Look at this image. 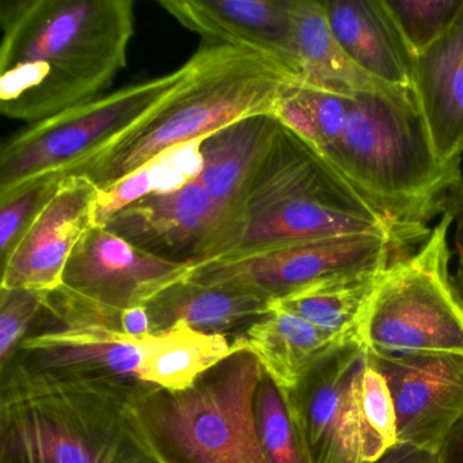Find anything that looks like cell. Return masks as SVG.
<instances>
[{
	"label": "cell",
	"mask_w": 463,
	"mask_h": 463,
	"mask_svg": "<svg viewBox=\"0 0 463 463\" xmlns=\"http://www.w3.org/2000/svg\"><path fill=\"white\" fill-rule=\"evenodd\" d=\"M158 5L205 44L253 51L300 83L294 0H159Z\"/></svg>",
	"instance_id": "obj_16"
},
{
	"label": "cell",
	"mask_w": 463,
	"mask_h": 463,
	"mask_svg": "<svg viewBox=\"0 0 463 463\" xmlns=\"http://www.w3.org/2000/svg\"><path fill=\"white\" fill-rule=\"evenodd\" d=\"M383 5L416 56L451 26L462 10L463 0H383Z\"/></svg>",
	"instance_id": "obj_25"
},
{
	"label": "cell",
	"mask_w": 463,
	"mask_h": 463,
	"mask_svg": "<svg viewBox=\"0 0 463 463\" xmlns=\"http://www.w3.org/2000/svg\"><path fill=\"white\" fill-rule=\"evenodd\" d=\"M194 77L156 112L67 175H82L101 194L191 142L256 116H275L297 80L260 53L204 44Z\"/></svg>",
	"instance_id": "obj_5"
},
{
	"label": "cell",
	"mask_w": 463,
	"mask_h": 463,
	"mask_svg": "<svg viewBox=\"0 0 463 463\" xmlns=\"http://www.w3.org/2000/svg\"><path fill=\"white\" fill-rule=\"evenodd\" d=\"M146 307L151 333L169 329L175 322H185L202 332L227 335L234 330L242 332L269 313V303L257 295L189 278L162 291Z\"/></svg>",
	"instance_id": "obj_19"
},
{
	"label": "cell",
	"mask_w": 463,
	"mask_h": 463,
	"mask_svg": "<svg viewBox=\"0 0 463 463\" xmlns=\"http://www.w3.org/2000/svg\"><path fill=\"white\" fill-rule=\"evenodd\" d=\"M280 131L278 118L265 115L204 137L197 143L194 175L140 197L104 227L192 269L232 256L242 238L251 192Z\"/></svg>",
	"instance_id": "obj_2"
},
{
	"label": "cell",
	"mask_w": 463,
	"mask_h": 463,
	"mask_svg": "<svg viewBox=\"0 0 463 463\" xmlns=\"http://www.w3.org/2000/svg\"><path fill=\"white\" fill-rule=\"evenodd\" d=\"M356 234L392 235L416 243L373 210L318 151L281 124L251 192L240 245L230 257Z\"/></svg>",
	"instance_id": "obj_7"
},
{
	"label": "cell",
	"mask_w": 463,
	"mask_h": 463,
	"mask_svg": "<svg viewBox=\"0 0 463 463\" xmlns=\"http://www.w3.org/2000/svg\"><path fill=\"white\" fill-rule=\"evenodd\" d=\"M295 52L302 85L341 96L390 88L365 74L341 50L325 15L324 2L294 0Z\"/></svg>",
	"instance_id": "obj_22"
},
{
	"label": "cell",
	"mask_w": 463,
	"mask_h": 463,
	"mask_svg": "<svg viewBox=\"0 0 463 463\" xmlns=\"http://www.w3.org/2000/svg\"><path fill=\"white\" fill-rule=\"evenodd\" d=\"M139 379L167 392L191 389L211 368L238 352L229 335L205 333L175 322L169 329L139 338Z\"/></svg>",
	"instance_id": "obj_21"
},
{
	"label": "cell",
	"mask_w": 463,
	"mask_h": 463,
	"mask_svg": "<svg viewBox=\"0 0 463 463\" xmlns=\"http://www.w3.org/2000/svg\"><path fill=\"white\" fill-rule=\"evenodd\" d=\"M262 376L259 360L238 351L184 392L140 382L127 421L153 463H268L254 414Z\"/></svg>",
	"instance_id": "obj_6"
},
{
	"label": "cell",
	"mask_w": 463,
	"mask_h": 463,
	"mask_svg": "<svg viewBox=\"0 0 463 463\" xmlns=\"http://www.w3.org/2000/svg\"><path fill=\"white\" fill-rule=\"evenodd\" d=\"M360 411L373 462L398 444L394 403L389 387L370 363L360 387Z\"/></svg>",
	"instance_id": "obj_27"
},
{
	"label": "cell",
	"mask_w": 463,
	"mask_h": 463,
	"mask_svg": "<svg viewBox=\"0 0 463 463\" xmlns=\"http://www.w3.org/2000/svg\"><path fill=\"white\" fill-rule=\"evenodd\" d=\"M50 292L28 288H0V371L17 354L31 333Z\"/></svg>",
	"instance_id": "obj_28"
},
{
	"label": "cell",
	"mask_w": 463,
	"mask_h": 463,
	"mask_svg": "<svg viewBox=\"0 0 463 463\" xmlns=\"http://www.w3.org/2000/svg\"><path fill=\"white\" fill-rule=\"evenodd\" d=\"M368 349L359 335L325 354L287 403L311 463H373L360 411Z\"/></svg>",
	"instance_id": "obj_11"
},
{
	"label": "cell",
	"mask_w": 463,
	"mask_h": 463,
	"mask_svg": "<svg viewBox=\"0 0 463 463\" xmlns=\"http://www.w3.org/2000/svg\"><path fill=\"white\" fill-rule=\"evenodd\" d=\"M327 25L345 55L390 88L411 89L414 55L383 0L324 2Z\"/></svg>",
	"instance_id": "obj_18"
},
{
	"label": "cell",
	"mask_w": 463,
	"mask_h": 463,
	"mask_svg": "<svg viewBox=\"0 0 463 463\" xmlns=\"http://www.w3.org/2000/svg\"><path fill=\"white\" fill-rule=\"evenodd\" d=\"M373 463H435V454L419 447L398 443Z\"/></svg>",
	"instance_id": "obj_31"
},
{
	"label": "cell",
	"mask_w": 463,
	"mask_h": 463,
	"mask_svg": "<svg viewBox=\"0 0 463 463\" xmlns=\"http://www.w3.org/2000/svg\"><path fill=\"white\" fill-rule=\"evenodd\" d=\"M238 351L250 352L283 392L292 389L330 349L349 338H337L305 319L270 307L269 313L232 337Z\"/></svg>",
	"instance_id": "obj_20"
},
{
	"label": "cell",
	"mask_w": 463,
	"mask_h": 463,
	"mask_svg": "<svg viewBox=\"0 0 463 463\" xmlns=\"http://www.w3.org/2000/svg\"><path fill=\"white\" fill-rule=\"evenodd\" d=\"M411 89L433 151L446 166L463 156V7L449 29L414 56Z\"/></svg>",
	"instance_id": "obj_17"
},
{
	"label": "cell",
	"mask_w": 463,
	"mask_h": 463,
	"mask_svg": "<svg viewBox=\"0 0 463 463\" xmlns=\"http://www.w3.org/2000/svg\"><path fill=\"white\" fill-rule=\"evenodd\" d=\"M191 272L189 265L148 253L107 227L93 226L75 248L56 291L120 326L123 311L147 306Z\"/></svg>",
	"instance_id": "obj_12"
},
{
	"label": "cell",
	"mask_w": 463,
	"mask_h": 463,
	"mask_svg": "<svg viewBox=\"0 0 463 463\" xmlns=\"http://www.w3.org/2000/svg\"><path fill=\"white\" fill-rule=\"evenodd\" d=\"M254 414L268 463H311L286 395L265 371L257 389Z\"/></svg>",
	"instance_id": "obj_24"
},
{
	"label": "cell",
	"mask_w": 463,
	"mask_h": 463,
	"mask_svg": "<svg viewBox=\"0 0 463 463\" xmlns=\"http://www.w3.org/2000/svg\"><path fill=\"white\" fill-rule=\"evenodd\" d=\"M383 272L321 284L270 303L269 308L288 311L333 337H357Z\"/></svg>",
	"instance_id": "obj_23"
},
{
	"label": "cell",
	"mask_w": 463,
	"mask_h": 463,
	"mask_svg": "<svg viewBox=\"0 0 463 463\" xmlns=\"http://www.w3.org/2000/svg\"><path fill=\"white\" fill-rule=\"evenodd\" d=\"M449 208L413 254L384 269L360 324L370 351L390 356L463 354V305L449 268Z\"/></svg>",
	"instance_id": "obj_8"
},
{
	"label": "cell",
	"mask_w": 463,
	"mask_h": 463,
	"mask_svg": "<svg viewBox=\"0 0 463 463\" xmlns=\"http://www.w3.org/2000/svg\"><path fill=\"white\" fill-rule=\"evenodd\" d=\"M449 208L454 213V221H457V248L458 253H459L457 269L451 273V281L455 292L463 305V186L455 192Z\"/></svg>",
	"instance_id": "obj_29"
},
{
	"label": "cell",
	"mask_w": 463,
	"mask_h": 463,
	"mask_svg": "<svg viewBox=\"0 0 463 463\" xmlns=\"http://www.w3.org/2000/svg\"><path fill=\"white\" fill-rule=\"evenodd\" d=\"M394 403L398 443L436 454L463 417V354L390 356L368 349Z\"/></svg>",
	"instance_id": "obj_14"
},
{
	"label": "cell",
	"mask_w": 463,
	"mask_h": 463,
	"mask_svg": "<svg viewBox=\"0 0 463 463\" xmlns=\"http://www.w3.org/2000/svg\"><path fill=\"white\" fill-rule=\"evenodd\" d=\"M40 316L47 322L31 330L15 356L55 373L140 383V337H128L115 322L56 291Z\"/></svg>",
	"instance_id": "obj_13"
},
{
	"label": "cell",
	"mask_w": 463,
	"mask_h": 463,
	"mask_svg": "<svg viewBox=\"0 0 463 463\" xmlns=\"http://www.w3.org/2000/svg\"><path fill=\"white\" fill-rule=\"evenodd\" d=\"M120 329L128 337L139 338L150 335L151 324L147 307L140 306L123 311L120 316Z\"/></svg>",
	"instance_id": "obj_32"
},
{
	"label": "cell",
	"mask_w": 463,
	"mask_h": 463,
	"mask_svg": "<svg viewBox=\"0 0 463 463\" xmlns=\"http://www.w3.org/2000/svg\"><path fill=\"white\" fill-rule=\"evenodd\" d=\"M196 67L194 55L170 74L105 94L13 135L0 151V199L39 178H63L109 147L180 90Z\"/></svg>",
	"instance_id": "obj_9"
},
{
	"label": "cell",
	"mask_w": 463,
	"mask_h": 463,
	"mask_svg": "<svg viewBox=\"0 0 463 463\" xmlns=\"http://www.w3.org/2000/svg\"><path fill=\"white\" fill-rule=\"evenodd\" d=\"M408 246L392 235H343L227 257L194 267L189 279L243 289L270 305L330 281L382 272Z\"/></svg>",
	"instance_id": "obj_10"
},
{
	"label": "cell",
	"mask_w": 463,
	"mask_h": 463,
	"mask_svg": "<svg viewBox=\"0 0 463 463\" xmlns=\"http://www.w3.org/2000/svg\"><path fill=\"white\" fill-rule=\"evenodd\" d=\"M132 0H2L0 112L39 123L99 99L128 61Z\"/></svg>",
	"instance_id": "obj_1"
},
{
	"label": "cell",
	"mask_w": 463,
	"mask_h": 463,
	"mask_svg": "<svg viewBox=\"0 0 463 463\" xmlns=\"http://www.w3.org/2000/svg\"><path fill=\"white\" fill-rule=\"evenodd\" d=\"M0 373V463H153L126 417L137 383L55 373L17 356Z\"/></svg>",
	"instance_id": "obj_4"
},
{
	"label": "cell",
	"mask_w": 463,
	"mask_h": 463,
	"mask_svg": "<svg viewBox=\"0 0 463 463\" xmlns=\"http://www.w3.org/2000/svg\"><path fill=\"white\" fill-rule=\"evenodd\" d=\"M319 154L413 242L427 240V224L463 186L460 167L436 156L413 89L354 94L340 132Z\"/></svg>",
	"instance_id": "obj_3"
},
{
	"label": "cell",
	"mask_w": 463,
	"mask_h": 463,
	"mask_svg": "<svg viewBox=\"0 0 463 463\" xmlns=\"http://www.w3.org/2000/svg\"><path fill=\"white\" fill-rule=\"evenodd\" d=\"M435 463H463V417L444 438L436 451Z\"/></svg>",
	"instance_id": "obj_30"
},
{
	"label": "cell",
	"mask_w": 463,
	"mask_h": 463,
	"mask_svg": "<svg viewBox=\"0 0 463 463\" xmlns=\"http://www.w3.org/2000/svg\"><path fill=\"white\" fill-rule=\"evenodd\" d=\"M63 178L48 175L0 199V260L9 259L34 219L58 191Z\"/></svg>",
	"instance_id": "obj_26"
},
{
	"label": "cell",
	"mask_w": 463,
	"mask_h": 463,
	"mask_svg": "<svg viewBox=\"0 0 463 463\" xmlns=\"http://www.w3.org/2000/svg\"><path fill=\"white\" fill-rule=\"evenodd\" d=\"M99 194L82 175L63 177L17 248L2 262L0 288L56 291L75 248L93 227Z\"/></svg>",
	"instance_id": "obj_15"
}]
</instances>
